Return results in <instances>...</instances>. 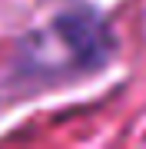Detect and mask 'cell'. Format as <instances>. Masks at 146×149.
<instances>
[{
  "label": "cell",
  "instance_id": "6da1fadb",
  "mask_svg": "<svg viewBox=\"0 0 146 149\" xmlns=\"http://www.w3.org/2000/svg\"><path fill=\"white\" fill-rule=\"evenodd\" d=\"M57 30H60V37L66 40V47L73 50V56L80 63L93 66V63H103L110 56V33L103 27L100 13L87 10V7H73V10L60 13Z\"/></svg>",
  "mask_w": 146,
  "mask_h": 149
}]
</instances>
